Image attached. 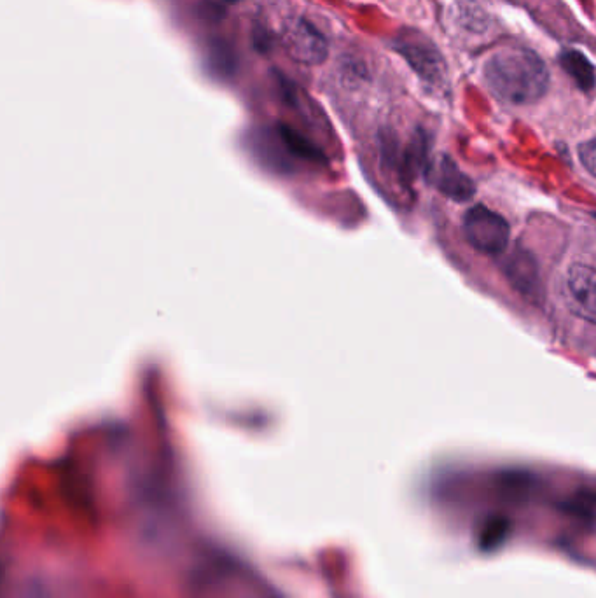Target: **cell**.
Returning <instances> with one entry per match:
<instances>
[{"instance_id": "1", "label": "cell", "mask_w": 596, "mask_h": 598, "mask_svg": "<svg viewBox=\"0 0 596 598\" xmlns=\"http://www.w3.org/2000/svg\"><path fill=\"white\" fill-rule=\"evenodd\" d=\"M483 77L493 97L511 105L539 102L551 83L548 65L528 48L500 49L486 60Z\"/></svg>"}, {"instance_id": "2", "label": "cell", "mask_w": 596, "mask_h": 598, "mask_svg": "<svg viewBox=\"0 0 596 598\" xmlns=\"http://www.w3.org/2000/svg\"><path fill=\"white\" fill-rule=\"evenodd\" d=\"M396 49L399 55L415 70L416 76L425 83L441 86L448 76V67L444 62L443 53L427 35L418 30H402L396 39Z\"/></svg>"}, {"instance_id": "3", "label": "cell", "mask_w": 596, "mask_h": 598, "mask_svg": "<svg viewBox=\"0 0 596 598\" xmlns=\"http://www.w3.org/2000/svg\"><path fill=\"white\" fill-rule=\"evenodd\" d=\"M464 235L476 251L497 256L509 245L511 226L499 212L485 205H474L465 212Z\"/></svg>"}, {"instance_id": "4", "label": "cell", "mask_w": 596, "mask_h": 598, "mask_svg": "<svg viewBox=\"0 0 596 598\" xmlns=\"http://www.w3.org/2000/svg\"><path fill=\"white\" fill-rule=\"evenodd\" d=\"M565 303L579 319L596 324V268L576 263L565 277Z\"/></svg>"}, {"instance_id": "5", "label": "cell", "mask_w": 596, "mask_h": 598, "mask_svg": "<svg viewBox=\"0 0 596 598\" xmlns=\"http://www.w3.org/2000/svg\"><path fill=\"white\" fill-rule=\"evenodd\" d=\"M284 46L294 62L308 67L326 62L329 56V44L324 34L303 18L294 21L291 27L285 30Z\"/></svg>"}, {"instance_id": "6", "label": "cell", "mask_w": 596, "mask_h": 598, "mask_svg": "<svg viewBox=\"0 0 596 598\" xmlns=\"http://www.w3.org/2000/svg\"><path fill=\"white\" fill-rule=\"evenodd\" d=\"M429 174L434 186L453 202H469L476 195V184L471 177H467L448 156H441L436 160L429 168Z\"/></svg>"}, {"instance_id": "7", "label": "cell", "mask_w": 596, "mask_h": 598, "mask_svg": "<svg viewBox=\"0 0 596 598\" xmlns=\"http://www.w3.org/2000/svg\"><path fill=\"white\" fill-rule=\"evenodd\" d=\"M506 275L518 293L535 299L541 291V275L534 256L527 251H516L507 259Z\"/></svg>"}, {"instance_id": "8", "label": "cell", "mask_w": 596, "mask_h": 598, "mask_svg": "<svg viewBox=\"0 0 596 598\" xmlns=\"http://www.w3.org/2000/svg\"><path fill=\"white\" fill-rule=\"evenodd\" d=\"M560 65L569 74L577 86L583 91H590L595 88L596 70L595 65L588 60V56L577 51V49H565L560 53Z\"/></svg>"}, {"instance_id": "9", "label": "cell", "mask_w": 596, "mask_h": 598, "mask_svg": "<svg viewBox=\"0 0 596 598\" xmlns=\"http://www.w3.org/2000/svg\"><path fill=\"white\" fill-rule=\"evenodd\" d=\"M215 58L219 60V63L215 65L214 70H219L224 76H228L229 72H233L235 56L229 51L226 44H217V46L210 48V51H208V60H215Z\"/></svg>"}, {"instance_id": "10", "label": "cell", "mask_w": 596, "mask_h": 598, "mask_svg": "<svg viewBox=\"0 0 596 598\" xmlns=\"http://www.w3.org/2000/svg\"><path fill=\"white\" fill-rule=\"evenodd\" d=\"M579 160L586 172L596 179V137L586 140L579 146Z\"/></svg>"}, {"instance_id": "11", "label": "cell", "mask_w": 596, "mask_h": 598, "mask_svg": "<svg viewBox=\"0 0 596 598\" xmlns=\"http://www.w3.org/2000/svg\"><path fill=\"white\" fill-rule=\"evenodd\" d=\"M224 2H228V4H236V2H240V0H224Z\"/></svg>"}]
</instances>
